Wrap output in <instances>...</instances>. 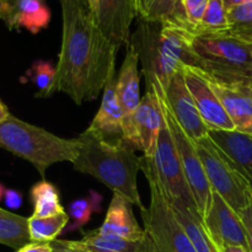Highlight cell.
Segmentation results:
<instances>
[{"instance_id": "6da1fadb", "label": "cell", "mask_w": 252, "mask_h": 252, "mask_svg": "<svg viewBox=\"0 0 252 252\" xmlns=\"http://www.w3.org/2000/svg\"><path fill=\"white\" fill-rule=\"evenodd\" d=\"M61 7L62 46L48 97L64 93L81 105L103 91L120 48L101 31L86 0H61Z\"/></svg>"}, {"instance_id": "7a4b0ae2", "label": "cell", "mask_w": 252, "mask_h": 252, "mask_svg": "<svg viewBox=\"0 0 252 252\" xmlns=\"http://www.w3.org/2000/svg\"><path fill=\"white\" fill-rule=\"evenodd\" d=\"M76 139L78 155L71 162L74 169L95 177L113 193L125 197L140 211L144 209L138 191L140 158L134 149L123 140L108 142L89 129Z\"/></svg>"}, {"instance_id": "3957f363", "label": "cell", "mask_w": 252, "mask_h": 252, "mask_svg": "<svg viewBox=\"0 0 252 252\" xmlns=\"http://www.w3.org/2000/svg\"><path fill=\"white\" fill-rule=\"evenodd\" d=\"M192 37L193 32L182 27L139 20L137 30L130 34L129 44L142 64L147 90L166 85L182 66L198 68Z\"/></svg>"}, {"instance_id": "277c9868", "label": "cell", "mask_w": 252, "mask_h": 252, "mask_svg": "<svg viewBox=\"0 0 252 252\" xmlns=\"http://www.w3.org/2000/svg\"><path fill=\"white\" fill-rule=\"evenodd\" d=\"M0 148L31 162L44 180L46 171L57 162H73L78 155V139H65L12 115L0 122Z\"/></svg>"}, {"instance_id": "5b68a950", "label": "cell", "mask_w": 252, "mask_h": 252, "mask_svg": "<svg viewBox=\"0 0 252 252\" xmlns=\"http://www.w3.org/2000/svg\"><path fill=\"white\" fill-rule=\"evenodd\" d=\"M140 171L150 189L149 207L140 211L149 252H197L175 216L152 158L140 157Z\"/></svg>"}, {"instance_id": "8992f818", "label": "cell", "mask_w": 252, "mask_h": 252, "mask_svg": "<svg viewBox=\"0 0 252 252\" xmlns=\"http://www.w3.org/2000/svg\"><path fill=\"white\" fill-rule=\"evenodd\" d=\"M198 70L224 83L252 85V43L225 33H199L192 37Z\"/></svg>"}, {"instance_id": "52a82bcc", "label": "cell", "mask_w": 252, "mask_h": 252, "mask_svg": "<svg viewBox=\"0 0 252 252\" xmlns=\"http://www.w3.org/2000/svg\"><path fill=\"white\" fill-rule=\"evenodd\" d=\"M194 144L212 189L238 214L248 208L252 203V189L248 180L235 169L209 135Z\"/></svg>"}, {"instance_id": "ba28073f", "label": "cell", "mask_w": 252, "mask_h": 252, "mask_svg": "<svg viewBox=\"0 0 252 252\" xmlns=\"http://www.w3.org/2000/svg\"><path fill=\"white\" fill-rule=\"evenodd\" d=\"M154 93L157 94L158 98H159L160 107H161L164 120L166 122V125L169 126L170 130H171L175 144H176L177 150H179L182 169H184L185 172V177H186L189 189H191L192 194H193L197 211H198L199 216L202 218H204L207 212H208L209 207H211L213 189H212L208 179H207L203 164H202L201 158H199L198 153H197L196 144L186 134V132L182 129L181 126L179 125L176 118L174 117L171 111L167 107L166 102L162 98V96L159 93H157V91H154Z\"/></svg>"}, {"instance_id": "9c48e42d", "label": "cell", "mask_w": 252, "mask_h": 252, "mask_svg": "<svg viewBox=\"0 0 252 252\" xmlns=\"http://www.w3.org/2000/svg\"><path fill=\"white\" fill-rule=\"evenodd\" d=\"M164 116L159 98L153 90H147L138 107L123 118L122 140L143 157L153 158L157 149L158 138Z\"/></svg>"}, {"instance_id": "30bf717a", "label": "cell", "mask_w": 252, "mask_h": 252, "mask_svg": "<svg viewBox=\"0 0 252 252\" xmlns=\"http://www.w3.org/2000/svg\"><path fill=\"white\" fill-rule=\"evenodd\" d=\"M152 159L167 199L169 201L181 199L189 207L197 209L193 194L185 177L179 150L165 120L158 138L155 154Z\"/></svg>"}, {"instance_id": "8fae6325", "label": "cell", "mask_w": 252, "mask_h": 252, "mask_svg": "<svg viewBox=\"0 0 252 252\" xmlns=\"http://www.w3.org/2000/svg\"><path fill=\"white\" fill-rule=\"evenodd\" d=\"M149 90L157 91L162 96L179 125L193 142H197L209 134L208 128L204 125L193 97L186 85L184 66L171 76L166 85H157Z\"/></svg>"}, {"instance_id": "7c38bea8", "label": "cell", "mask_w": 252, "mask_h": 252, "mask_svg": "<svg viewBox=\"0 0 252 252\" xmlns=\"http://www.w3.org/2000/svg\"><path fill=\"white\" fill-rule=\"evenodd\" d=\"M186 85L208 130H234L233 122L207 79L191 66H184Z\"/></svg>"}, {"instance_id": "4fadbf2b", "label": "cell", "mask_w": 252, "mask_h": 252, "mask_svg": "<svg viewBox=\"0 0 252 252\" xmlns=\"http://www.w3.org/2000/svg\"><path fill=\"white\" fill-rule=\"evenodd\" d=\"M203 221L209 235L219 249L226 245H236L250 250L240 216L217 192L213 191L211 207Z\"/></svg>"}, {"instance_id": "5bb4252c", "label": "cell", "mask_w": 252, "mask_h": 252, "mask_svg": "<svg viewBox=\"0 0 252 252\" xmlns=\"http://www.w3.org/2000/svg\"><path fill=\"white\" fill-rule=\"evenodd\" d=\"M198 70V69H197ZM211 84L230 117L235 130L252 135V85L241 83H224L198 70Z\"/></svg>"}, {"instance_id": "9a60e30c", "label": "cell", "mask_w": 252, "mask_h": 252, "mask_svg": "<svg viewBox=\"0 0 252 252\" xmlns=\"http://www.w3.org/2000/svg\"><path fill=\"white\" fill-rule=\"evenodd\" d=\"M137 17L134 0H98L95 19L113 44L121 48L130 39V26Z\"/></svg>"}, {"instance_id": "2e32d148", "label": "cell", "mask_w": 252, "mask_h": 252, "mask_svg": "<svg viewBox=\"0 0 252 252\" xmlns=\"http://www.w3.org/2000/svg\"><path fill=\"white\" fill-rule=\"evenodd\" d=\"M116 85H117V71L115 68L111 70L107 83L102 91L100 110L96 113L90 126L86 128L108 142H121L123 134L125 113L118 101Z\"/></svg>"}, {"instance_id": "e0dca14e", "label": "cell", "mask_w": 252, "mask_h": 252, "mask_svg": "<svg viewBox=\"0 0 252 252\" xmlns=\"http://www.w3.org/2000/svg\"><path fill=\"white\" fill-rule=\"evenodd\" d=\"M98 231L130 241L145 240V231L135 219L133 204L125 197L116 193H113L105 220Z\"/></svg>"}, {"instance_id": "ac0fdd59", "label": "cell", "mask_w": 252, "mask_h": 252, "mask_svg": "<svg viewBox=\"0 0 252 252\" xmlns=\"http://www.w3.org/2000/svg\"><path fill=\"white\" fill-rule=\"evenodd\" d=\"M209 138L235 169L252 184V135L238 130H211Z\"/></svg>"}, {"instance_id": "d6986e66", "label": "cell", "mask_w": 252, "mask_h": 252, "mask_svg": "<svg viewBox=\"0 0 252 252\" xmlns=\"http://www.w3.org/2000/svg\"><path fill=\"white\" fill-rule=\"evenodd\" d=\"M138 64H139V59H138L137 53L134 48L128 43L125 59L117 73V85H116V93H117L118 101H120L125 116L132 113L142 100Z\"/></svg>"}, {"instance_id": "ffe728a7", "label": "cell", "mask_w": 252, "mask_h": 252, "mask_svg": "<svg viewBox=\"0 0 252 252\" xmlns=\"http://www.w3.org/2000/svg\"><path fill=\"white\" fill-rule=\"evenodd\" d=\"M134 4L139 20L182 27L193 32L182 0H134Z\"/></svg>"}, {"instance_id": "44dd1931", "label": "cell", "mask_w": 252, "mask_h": 252, "mask_svg": "<svg viewBox=\"0 0 252 252\" xmlns=\"http://www.w3.org/2000/svg\"><path fill=\"white\" fill-rule=\"evenodd\" d=\"M177 220L197 252H221L212 236L209 235L203 218L196 208H192L181 199L169 201Z\"/></svg>"}, {"instance_id": "7402d4cb", "label": "cell", "mask_w": 252, "mask_h": 252, "mask_svg": "<svg viewBox=\"0 0 252 252\" xmlns=\"http://www.w3.org/2000/svg\"><path fill=\"white\" fill-rule=\"evenodd\" d=\"M51 11L46 0H14L6 25L10 30L25 29L36 34L47 29Z\"/></svg>"}, {"instance_id": "603a6c76", "label": "cell", "mask_w": 252, "mask_h": 252, "mask_svg": "<svg viewBox=\"0 0 252 252\" xmlns=\"http://www.w3.org/2000/svg\"><path fill=\"white\" fill-rule=\"evenodd\" d=\"M79 245L86 252H149L147 239L130 241L113 235H106L96 230L86 233Z\"/></svg>"}, {"instance_id": "cb8c5ba5", "label": "cell", "mask_w": 252, "mask_h": 252, "mask_svg": "<svg viewBox=\"0 0 252 252\" xmlns=\"http://www.w3.org/2000/svg\"><path fill=\"white\" fill-rule=\"evenodd\" d=\"M31 199L33 203L34 217H52L65 212L61 203V196L57 187L52 182L42 180L32 186Z\"/></svg>"}, {"instance_id": "d4e9b609", "label": "cell", "mask_w": 252, "mask_h": 252, "mask_svg": "<svg viewBox=\"0 0 252 252\" xmlns=\"http://www.w3.org/2000/svg\"><path fill=\"white\" fill-rule=\"evenodd\" d=\"M31 243L29 231V218L5 212L0 219V244L20 250Z\"/></svg>"}, {"instance_id": "484cf974", "label": "cell", "mask_w": 252, "mask_h": 252, "mask_svg": "<svg viewBox=\"0 0 252 252\" xmlns=\"http://www.w3.org/2000/svg\"><path fill=\"white\" fill-rule=\"evenodd\" d=\"M68 212L52 217H34L29 218V231L31 243L49 244L56 240L69 221Z\"/></svg>"}, {"instance_id": "4316f807", "label": "cell", "mask_w": 252, "mask_h": 252, "mask_svg": "<svg viewBox=\"0 0 252 252\" xmlns=\"http://www.w3.org/2000/svg\"><path fill=\"white\" fill-rule=\"evenodd\" d=\"M229 30L228 9L223 0H209L201 25L193 32L199 33H225Z\"/></svg>"}, {"instance_id": "83f0119b", "label": "cell", "mask_w": 252, "mask_h": 252, "mask_svg": "<svg viewBox=\"0 0 252 252\" xmlns=\"http://www.w3.org/2000/svg\"><path fill=\"white\" fill-rule=\"evenodd\" d=\"M228 33L252 43V0L228 10Z\"/></svg>"}, {"instance_id": "f1b7e54d", "label": "cell", "mask_w": 252, "mask_h": 252, "mask_svg": "<svg viewBox=\"0 0 252 252\" xmlns=\"http://www.w3.org/2000/svg\"><path fill=\"white\" fill-rule=\"evenodd\" d=\"M29 75L32 83L39 89L37 97H48L49 90L56 78V66L52 65L51 62L36 61L30 68Z\"/></svg>"}, {"instance_id": "f546056e", "label": "cell", "mask_w": 252, "mask_h": 252, "mask_svg": "<svg viewBox=\"0 0 252 252\" xmlns=\"http://www.w3.org/2000/svg\"><path fill=\"white\" fill-rule=\"evenodd\" d=\"M96 202L88 198L76 199L69 206V217L74 219V228H83L91 218V214L96 208Z\"/></svg>"}, {"instance_id": "4dcf8cb0", "label": "cell", "mask_w": 252, "mask_h": 252, "mask_svg": "<svg viewBox=\"0 0 252 252\" xmlns=\"http://www.w3.org/2000/svg\"><path fill=\"white\" fill-rule=\"evenodd\" d=\"M208 1L209 0H182L185 11H186L187 15V20H189L193 32L201 25L204 12H206L207 6H208Z\"/></svg>"}, {"instance_id": "1f68e13d", "label": "cell", "mask_w": 252, "mask_h": 252, "mask_svg": "<svg viewBox=\"0 0 252 252\" xmlns=\"http://www.w3.org/2000/svg\"><path fill=\"white\" fill-rule=\"evenodd\" d=\"M52 248V252H86L79 245L78 241L71 240H53L49 243Z\"/></svg>"}, {"instance_id": "d6a6232c", "label": "cell", "mask_w": 252, "mask_h": 252, "mask_svg": "<svg viewBox=\"0 0 252 252\" xmlns=\"http://www.w3.org/2000/svg\"><path fill=\"white\" fill-rule=\"evenodd\" d=\"M239 216H240L241 220H243L244 223V226H245L249 248H250V251L252 252V203L248 207V208H245L243 212H240Z\"/></svg>"}, {"instance_id": "836d02e7", "label": "cell", "mask_w": 252, "mask_h": 252, "mask_svg": "<svg viewBox=\"0 0 252 252\" xmlns=\"http://www.w3.org/2000/svg\"><path fill=\"white\" fill-rule=\"evenodd\" d=\"M4 201L9 208L19 209L22 204V194L15 189H6L4 194Z\"/></svg>"}, {"instance_id": "e575fe53", "label": "cell", "mask_w": 252, "mask_h": 252, "mask_svg": "<svg viewBox=\"0 0 252 252\" xmlns=\"http://www.w3.org/2000/svg\"><path fill=\"white\" fill-rule=\"evenodd\" d=\"M16 252H52V248L49 244L30 243Z\"/></svg>"}, {"instance_id": "d590c367", "label": "cell", "mask_w": 252, "mask_h": 252, "mask_svg": "<svg viewBox=\"0 0 252 252\" xmlns=\"http://www.w3.org/2000/svg\"><path fill=\"white\" fill-rule=\"evenodd\" d=\"M12 4H14V0H0V20H2L5 24L10 16Z\"/></svg>"}, {"instance_id": "8d00e7d4", "label": "cell", "mask_w": 252, "mask_h": 252, "mask_svg": "<svg viewBox=\"0 0 252 252\" xmlns=\"http://www.w3.org/2000/svg\"><path fill=\"white\" fill-rule=\"evenodd\" d=\"M221 252H251L249 249L243 248V246H236V245H226L220 249Z\"/></svg>"}, {"instance_id": "74e56055", "label": "cell", "mask_w": 252, "mask_h": 252, "mask_svg": "<svg viewBox=\"0 0 252 252\" xmlns=\"http://www.w3.org/2000/svg\"><path fill=\"white\" fill-rule=\"evenodd\" d=\"M9 116H10L9 110H7L6 106H5L4 103L1 102V100H0V122L7 120V118H9Z\"/></svg>"}, {"instance_id": "f35d334b", "label": "cell", "mask_w": 252, "mask_h": 252, "mask_svg": "<svg viewBox=\"0 0 252 252\" xmlns=\"http://www.w3.org/2000/svg\"><path fill=\"white\" fill-rule=\"evenodd\" d=\"M224 4H225L226 9H231V7L236 6V5H240V4H244V2H248L250 1V0H223Z\"/></svg>"}, {"instance_id": "ab89813d", "label": "cell", "mask_w": 252, "mask_h": 252, "mask_svg": "<svg viewBox=\"0 0 252 252\" xmlns=\"http://www.w3.org/2000/svg\"><path fill=\"white\" fill-rule=\"evenodd\" d=\"M86 1H88L89 6H90V9L93 10L94 14H95L96 7H97V2H98V0H86Z\"/></svg>"}, {"instance_id": "60d3db41", "label": "cell", "mask_w": 252, "mask_h": 252, "mask_svg": "<svg viewBox=\"0 0 252 252\" xmlns=\"http://www.w3.org/2000/svg\"><path fill=\"white\" fill-rule=\"evenodd\" d=\"M5 191H6V189H4V186H2V185L0 184V199H1L2 197H4Z\"/></svg>"}, {"instance_id": "b9f144b4", "label": "cell", "mask_w": 252, "mask_h": 252, "mask_svg": "<svg viewBox=\"0 0 252 252\" xmlns=\"http://www.w3.org/2000/svg\"><path fill=\"white\" fill-rule=\"evenodd\" d=\"M5 212H6V211H5V209L0 208V219H1V217L4 216V214H5Z\"/></svg>"}, {"instance_id": "7bdbcfd3", "label": "cell", "mask_w": 252, "mask_h": 252, "mask_svg": "<svg viewBox=\"0 0 252 252\" xmlns=\"http://www.w3.org/2000/svg\"><path fill=\"white\" fill-rule=\"evenodd\" d=\"M250 186H251V189H252V184H251V185H250Z\"/></svg>"}]
</instances>
